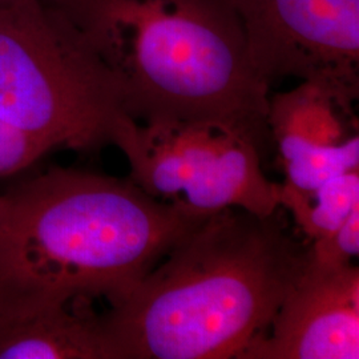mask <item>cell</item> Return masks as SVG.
Here are the masks:
<instances>
[{
    "label": "cell",
    "instance_id": "1",
    "mask_svg": "<svg viewBox=\"0 0 359 359\" xmlns=\"http://www.w3.org/2000/svg\"><path fill=\"white\" fill-rule=\"evenodd\" d=\"M281 208L206 218L102 316L109 359H240L308 264Z\"/></svg>",
    "mask_w": 359,
    "mask_h": 359
},
{
    "label": "cell",
    "instance_id": "2",
    "mask_svg": "<svg viewBox=\"0 0 359 359\" xmlns=\"http://www.w3.org/2000/svg\"><path fill=\"white\" fill-rule=\"evenodd\" d=\"M7 196L0 297L46 305L115 302L213 215L157 200L132 180L63 168Z\"/></svg>",
    "mask_w": 359,
    "mask_h": 359
},
{
    "label": "cell",
    "instance_id": "3",
    "mask_svg": "<svg viewBox=\"0 0 359 359\" xmlns=\"http://www.w3.org/2000/svg\"><path fill=\"white\" fill-rule=\"evenodd\" d=\"M52 1L117 77L135 121L215 124L266 148L270 87L231 0Z\"/></svg>",
    "mask_w": 359,
    "mask_h": 359
},
{
    "label": "cell",
    "instance_id": "4",
    "mask_svg": "<svg viewBox=\"0 0 359 359\" xmlns=\"http://www.w3.org/2000/svg\"><path fill=\"white\" fill-rule=\"evenodd\" d=\"M0 120L57 147L114 144L120 83L52 0H0Z\"/></svg>",
    "mask_w": 359,
    "mask_h": 359
},
{
    "label": "cell",
    "instance_id": "5",
    "mask_svg": "<svg viewBox=\"0 0 359 359\" xmlns=\"http://www.w3.org/2000/svg\"><path fill=\"white\" fill-rule=\"evenodd\" d=\"M114 145L130 180L154 198L201 213L240 208L259 217L277 212L280 184L261 167V149L243 133L215 124L130 123Z\"/></svg>",
    "mask_w": 359,
    "mask_h": 359
},
{
    "label": "cell",
    "instance_id": "6",
    "mask_svg": "<svg viewBox=\"0 0 359 359\" xmlns=\"http://www.w3.org/2000/svg\"><path fill=\"white\" fill-rule=\"evenodd\" d=\"M249 57L271 87L292 77L358 99L359 0H231Z\"/></svg>",
    "mask_w": 359,
    "mask_h": 359
},
{
    "label": "cell",
    "instance_id": "7",
    "mask_svg": "<svg viewBox=\"0 0 359 359\" xmlns=\"http://www.w3.org/2000/svg\"><path fill=\"white\" fill-rule=\"evenodd\" d=\"M359 269L310 262L240 359H358Z\"/></svg>",
    "mask_w": 359,
    "mask_h": 359
},
{
    "label": "cell",
    "instance_id": "8",
    "mask_svg": "<svg viewBox=\"0 0 359 359\" xmlns=\"http://www.w3.org/2000/svg\"><path fill=\"white\" fill-rule=\"evenodd\" d=\"M88 298L38 305L0 298V359H109Z\"/></svg>",
    "mask_w": 359,
    "mask_h": 359
},
{
    "label": "cell",
    "instance_id": "9",
    "mask_svg": "<svg viewBox=\"0 0 359 359\" xmlns=\"http://www.w3.org/2000/svg\"><path fill=\"white\" fill-rule=\"evenodd\" d=\"M357 99L317 81H301L294 90L269 99L271 140L278 147L323 148L346 142L357 118Z\"/></svg>",
    "mask_w": 359,
    "mask_h": 359
},
{
    "label": "cell",
    "instance_id": "10",
    "mask_svg": "<svg viewBox=\"0 0 359 359\" xmlns=\"http://www.w3.org/2000/svg\"><path fill=\"white\" fill-rule=\"evenodd\" d=\"M280 206L292 213L309 241L338 229L359 208V169L335 176L309 191L280 184Z\"/></svg>",
    "mask_w": 359,
    "mask_h": 359
},
{
    "label": "cell",
    "instance_id": "11",
    "mask_svg": "<svg viewBox=\"0 0 359 359\" xmlns=\"http://www.w3.org/2000/svg\"><path fill=\"white\" fill-rule=\"evenodd\" d=\"M285 185L309 191L335 176L359 169L358 133L333 147H278Z\"/></svg>",
    "mask_w": 359,
    "mask_h": 359
},
{
    "label": "cell",
    "instance_id": "12",
    "mask_svg": "<svg viewBox=\"0 0 359 359\" xmlns=\"http://www.w3.org/2000/svg\"><path fill=\"white\" fill-rule=\"evenodd\" d=\"M359 255V208L355 209L345 222L333 233L311 241L308 248L310 262L342 268L353 264Z\"/></svg>",
    "mask_w": 359,
    "mask_h": 359
},
{
    "label": "cell",
    "instance_id": "13",
    "mask_svg": "<svg viewBox=\"0 0 359 359\" xmlns=\"http://www.w3.org/2000/svg\"><path fill=\"white\" fill-rule=\"evenodd\" d=\"M51 149L47 142L0 120V177L31 167Z\"/></svg>",
    "mask_w": 359,
    "mask_h": 359
},
{
    "label": "cell",
    "instance_id": "14",
    "mask_svg": "<svg viewBox=\"0 0 359 359\" xmlns=\"http://www.w3.org/2000/svg\"><path fill=\"white\" fill-rule=\"evenodd\" d=\"M8 206V196H0V218L4 216Z\"/></svg>",
    "mask_w": 359,
    "mask_h": 359
}]
</instances>
